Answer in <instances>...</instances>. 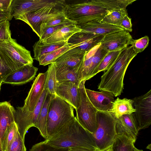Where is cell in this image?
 <instances>
[{
    "label": "cell",
    "instance_id": "cell-44",
    "mask_svg": "<svg viewBox=\"0 0 151 151\" xmlns=\"http://www.w3.org/2000/svg\"><path fill=\"white\" fill-rule=\"evenodd\" d=\"M132 151H143L142 150H139L137 149L134 147H133Z\"/></svg>",
    "mask_w": 151,
    "mask_h": 151
},
{
    "label": "cell",
    "instance_id": "cell-36",
    "mask_svg": "<svg viewBox=\"0 0 151 151\" xmlns=\"http://www.w3.org/2000/svg\"><path fill=\"white\" fill-rule=\"evenodd\" d=\"M149 38L147 36H145L140 38L132 41L131 44L132 49L137 54L142 52L147 47Z\"/></svg>",
    "mask_w": 151,
    "mask_h": 151
},
{
    "label": "cell",
    "instance_id": "cell-22",
    "mask_svg": "<svg viewBox=\"0 0 151 151\" xmlns=\"http://www.w3.org/2000/svg\"><path fill=\"white\" fill-rule=\"evenodd\" d=\"M81 31L80 28L75 24L65 26L50 35L44 40L40 41L45 44L68 41L74 34Z\"/></svg>",
    "mask_w": 151,
    "mask_h": 151
},
{
    "label": "cell",
    "instance_id": "cell-30",
    "mask_svg": "<svg viewBox=\"0 0 151 151\" xmlns=\"http://www.w3.org/2000/svg\"><path fill=\"white\" fill-rule=\"evenodd\" d=\"M122 50L108 52L94 70L92 77L101 71L109 69L114 62Z\"/></svg>",
    "mask_w": 151,
    "mask_h": 151
},
{
    "label": "cell",
    "instance_id": "cell-34",
    "mask_svg": "<svg viewBox=\"0 0 151 151\" xmlns=\"http://www.w3.org/2000/svg\"><path fill=\"white\" fill-rule=\"evenodd\" d=\"M72 24H76L75 22L71 21L54 26L46 27L41 26H40V37L39 40L40 41H42L47 37L61 28Z\"/></svg>",
    "mask_w": 151,
    "mask_h": 151
},
{
    "label": "cell",
    "instance_id": "cell-35",
    "mask_svg": "<svg viewBox=\"0 0 151 151\" xmlns=\"http://www.w3.org/2000/svg\"><path fill=\"white\" fill-rule=\"evenodd\" d=\"M24 141L18 131L14 139L5 151H26Z\"/></svg>",
    "mask_w": 151,
    "mask_h": 151
},
{
    "label": "cell",
    "instance_id": "cell-20",
    "mask_svg": "<svg viewBox=\"0 0 151 151\" xmlns=\"http://www.w3.org/2000/svg\"><path fill=\"white\" fill-rule=\"evenodd\" d=\"M78 25L81 31L105 36L109 34L124 30L122 27L98 22H91Z\"/></svg>",
    "mask_w": 151,
    "mask_h": 151
},
{
    "label": "cell",
    "instance_id": "cell-1",
    "mask_svg": "<svg viewBox=\"0 0 151 151\" xmlns=\"http://www.w3.org/2000/svg\"><path fill=\"white\" fill-rule=\"evenodd\" d=\"M136 0H86L66 3L65 13L77 25L98 22L114 10L126 7Z\"/></svg>",
    "mask_w": 151,
    "mask_h": 151
},
{
    "label": "cell",
    "instance_id": "cell-24",
    "mask_svg": "<svg viewBox=\"0 0 151 151\" xmlns=\"http://www.w3.org/2000/svg\"><path fill=\"white\" fill-rule=\"evenodd\" d=\"M54 63L56 72V83H72L78 86L80 83L78 80L79 70L63 67Z\"/></svg>",
    "mask_w": 151,
    "mask_h": 151
},
{
    "label": "cell",
    "instance_id": "cell-32",
    "mask_svg": "<svg viewBox=\"0 0 151 151\" xmlns=\"http://www.w3.org/2000/svg\"><path fill=\"white\" fill-rule=\"evenodd\" d=\"M47 71V74L45 88L50 94L52 95H56V72L54 63L49 65Z\"/></svg>",
    "mask_w": 151,
    "mask_h": 151
},
{
    "label": "cell",
    "instance_id": "cell-46",
    "mask_svg": "<svg viewBox=\"0 0 151 151\" xmlns=\"http://www.w3.org/2000/svg\"><path fill=\"white\" fill-rule=\"evenodd\" d=\"M105 151H112L111 148V147H110V148L107 150H105Z\"/></svg>",
    "mask_w": 151,
    "mask_h": 151
},
{
    "label": "cell",
    "instance_id": "cell-31",
    "mask_svg": "<svg viewBox=\"0 0 151 151\" xmlns=\"http://www.w3.org/2000/svg\"><path fill=\"white\" fill-rule=\"evenodd\" d=\"M134 144L124 136L116 135L111 148L112 151H132Z\"/></svg>",
    "mask_w": 151,
    "mask_h": 151
},
{
    "label": "cell",
    "instance_id": "cell-15",
    "mask_svg": "<svg viewBox=\"0 0 151 151\" xmlns=\"http://www.w3.org/2000/svg\"><path fill=\"white\" fill-rule=\"evenodd\" d=\"M38 70L32 64L24 65L9 74L2 83L17 85L26 84L34 79Z\"/></svg>",
    "mask_w": 151,
    "mask_h": 151
},
{
    "label": "cell",
    "instance_id": "cell-38",
    "mask_svg": "<svg viewBox=\"0 0 151 151\" xmlns=\"http://www.w3.org/2000/svg\"><path fill=\"white\" fill-rule=\"evenodd\" d=\"M10 26L9 20L0 21V41L6 40L11 37Z\"/></svg>",
    "mask_w": 151,
    "mask_h": 151
},
{
    "label": "cell",
    "instance_id": "cell-13",
    "mask_svg": "<svg viewBox=\"0 0 151 151\" xmlns=\"http://www.w3.org/2000/svg\"><path fill=\"white\" fill-rule=\"evenodd\" d=\"M104 36L81 31L73 35L67 43L75 46L74 48L76 50L86 53L99 45Z\"/></svg>",
    "mask_w": 151,
    "mask_h": 151
},
{
    "label": "cell",
    "instance_id": "cell-28",
    "mask_svg": "<svg viewBox=\"0 0 151 151\" xmlns=\"http://www.w3.org/2000/svg\"><path fill=\"white\" fill-rule=\"evenodd\" d=\"M20 68L9 59L0 47V78L2 81L9 74Z\"/></svg>",
    "mask_w": 151,
    "mask_h": 151
},
{
    "label": "cell",
    "instance_id": "cell-33",
    "mask_svg": "<svg viewBox=\"0 0 151 151\" xmlns=\"http://www.w3.org/2000/svg\"><path fill=\"white\" fill-rule=\"evenodd\" d=\"M18 131L17 126L14 122L8 127L2 139L1 151H5L6 150L14 139Z\"/></svg>",
    "mask_w": 151,
    "mask_h": 151
},
{
    "label": "cell",
    "instance_id": "cell-7",
    "mask_svg": "<svg viewBox=\"0 0 151 151\" xmlns=\"http://www.w3.org/2000/svg\"><path fill=\"white\" fill-rule=\"evenodd\" d=\"M64 4L47 6L39 10L29 12L16 19L28 24L39 37H40V26L44 21L65 14Z\"/></svg>",
    "mask_w": 151,
    "mask_h": 151
},
{
    "label": "cell",
    "instance_id": "cell-2",
    "mask_svg": "<svg viewBox=\"0 0 151 151\" xmlns=\"http://www.w3.org/2000/svg\"><path fill=\"white\" fill-rule=\"evenodd\" d=\"M44 141L48 145L60 149L79 147L99 151L91 133L80 124L76 116Z\"/></svg>",
    "mask_w": 151,
    "mask_h": 151
},
{
    "label": "cell",
    "instance_id": "cell-3",
    "mask_svg": "<svg viewBox=\"0 0 151 151\" xmlns=\"http://www.w3.org/2000/svg\"><path fill=\"white\" fill-rule=\"evenodd\" d=\"M137 55L131 46L122 50L114 63L101 76L98 89L110 92L115 97L121 95L124 89V78L127 68Z\"/></svg>",
    "mask_w": 151,
    "mask_h": 151
},
{
    "label": "cell",
    "instance_id": "cell-17",
    "mask_svg": "<svg viewBox=\"0 0 151 151\" xmlns=\"http://www.w3.org/2000/svg\"><path fill=\"white\" fill-rule=\"evenodd\" d=\"M85 90L89 99L98 111H109L114 100V96L111 93L105 91H96L87 88Z\"/></svg>",
    "mask_w": 151,
    "mask_h": 151
},
{
    "label": "cell",
    "instance_id": "cell-40",
    "mask_svg": "<svg viewBox=\"0 0 151 151\" xmlns=\"http://www.w3.org/2000/svg\"><path fill=\"white\" fill-rule=\"evenodd\" d=\"M131 18L126 15L122 19L120 24V27L124 30L131 32L132 31Z\"/></svg>",
    "mask_w": 151,
    "mask_h": 151
},
{
    "label": "cell",
    "instance_id": "cell-39",
    "mask_svg": "<svg viewBox=\"0 0 151 151\" xmlns=\"http://www.w3.org/2000/svg\"><path fill=\"white\" fill-rule=\"evenodd\" d=\"M68 150L55 147L43 141L33 145L29 151H67Z\"/></svg>",
    "mask_w": 151,
    "mask_h": 151
},
{
    "label": "cell",
    "instance_id": "cell-25",
    "mask_svg": "<svg viewBox=\"0 0 151 151\" xmlns=\"http://www.w3.org/2000/svg\"><path fill=\"white\" fill-rule=\"evenodd\" d=\"M52 95L48 91L39 114L35 127L40 131V135L45 139H47V122L49 104Z\"/></svg>",
    "mask_w": 151,
    "mask_h": 151
},
{
    "label": "cell",
    "instance_id": "cell-41",
    "mask_svg": "<svg viewBox=\"0 0 151 151\" xmlns=\"http://www.w3.org/2000/svg\"><path fill=\"white\" fill-rule=\"evenodd\" d=\"M12 0H0V10L10 12V7Z\"/></svg>",
    "mask_w": 151,
    "mask_h": 151
},
{
    "label": "cell",
    "instance_id": "cell-43",
    "mask_svg": "<svg viewBox=\"0 0 151 151\" xmlns=\"http://www.w3.org/2000/svg\"><path fill=\"white\" fill-rule=\"evenodd\" d=\"M67 151H95L92 150L82 147H76L70 148Z\"/></svg>",
    "mask_w": 151,
    "mask_h": 151
},
{
    "label": "cell",
    "instance_id": "cell-45",
    "mask_svg": "<svg viewBox=\"0 0 151 151\" xmlns=\"http://www.w3.org/2000/svg\"><path fill=\"white\" fill-rule=\"evenodd\" d=\"M2 83V81L1 80V79L0 78V91L1 90V84Z\"/></svg>",
    "mask_w": 151,
    "mask_h": 151
},
{
    "label": "cell",
    "instance_id": "cell-29",
    "mask_svg": "<svg viewBox=\"0 0 151 151\" xmlns=\"http://www.w3.org/2000/svg\"><path fill=\"white\" fill-rule=\"evenodd\" d=\"M126 15H128L126 8L116 9L108 13L99 22L120 27L121 21Z\"/></svg>",
    "mask_w": 151,
    "mask_h": 151
},
{
    "label": "cell",
    "instance_id": "cell-16",
    "mask_svg": "<svg viewBox=\"0 0 151 151\" xmlns=\"http://www.w3.org/2000/svg\"><path fill=\"white\" fill-rule=\"evenodd\" d=\"M115 130L117 135H123L135 143L138 131L133 113L124 114L116 119Z\"/></svg>",
    "mask_w": 151,
    "mask_h": 151
},
{
    "label": "cell",
    "instance_id": "cell-8",
    "mask_svg": "<svg viewBox=\"0 0 151 151\" xmlns=\"http://www.w3.org/2000/svg\"><path fill=\"white\" fill-rule=\"evenodd\" d=\"M132 99L136 110L133 113L134 117L139 131L148 127L151 124V89Z\"/></svg>",
    "mask_w": 151,
    "mask_h": 151
},
{
    "label": "cell",
    "instance_id": "cell-42",
    "mask_svg": "<svg viewBox=\"0 0 151 151\" xmlns=\"http://www.w3.org/2000/svg\"><path fill=\"white\" fill-rule=\"evenodd\" d=\"M13 17L10 12H6L0 10V21L3 20H11Z\"/></svg>",
    "mask_w": 151,
    "mask_h": 151
},
{
    "label": "cell",
    "instance_id": "cell-10",
    "mask_svg": "<svg viewBox=\"0 0 151 151\" xmlns=\"http://www.w3.org/2000/svg\"><path fill=\"white\" fill-rule=\"evenodd\" d=\"M108 52L99 44L85 53L78 72V80L80 82L92 78L94 70Z\"/></svg>",
    "mask_w": 151,
    "mask_h": 151
},
{
    "label": "cell",
    "instance_id": "cell-4",
    "mask_svg": "<svg viewBox=\"0 0 151 151\" xmlns=\"http://www.w3.org/2000/svg\"><path fill=\"white\" fill-rule=\"evenodd\" d=\"M73 107L57 95H52L48 109L47 122V138L74 117Z\"/></svg>",
    "mask_w": 151,
    "mask_h": 151
},
{
    "label": "cell",
    "instance_id": "cell-9",
    "mask_svg": "<svg viewBox=\"0 0 151 151\" xmlns=\"http://www.w3.org/2000/svg\"><path fill=\"white\" fill-rule=\"evenodd\" d=\"M0 47L9 59L19 67L33 63L30 52L19 44L15 39L10 38L0 41Z\"/></svg>",
    "mask_w": 151,
    "mask_h": 151
},
{
    "label": "cell",
    "instance_id": "cell-23",
    "mask_svg": "<svg viewBox=\"0 0 151 151\" xmlns=\"http://www.w3.org/2000/svg\"><path fill=\"white\" fill-rule=\"evenodd\" d=\"M135 111L132 99L126 98L122 99L118 97L113 102L108 112L117 119L123 115L130 114Z\"/></svg>",
    "mask_w": 151,
    "mask_h": 151
},
{
    "label": "cell",
    "instance_id": "cell-21",
    "mask_svg": "<svg viewBox=\"0 0 151 151\" xmlns=\"http://www.w3.org/2000/svg\"><path fill=\"white\" fill-rule=\"evenodd\" d=\"M15 109L9 102H0V151L4 134L8 127L14 122Z\"/></svg>",
    "mask_w": 151,
    "mask_h": 151
},
{
    "label": "cell",
    "instance_id": "cell-37",
    "mask_svg": "<svg viewBox=\"0 0 151 151\" xmlns=\"http://www.w3.org/2000/svg\"><path fill=\"white\" fill-rule=\"evenodd\" d=\"M66 16L65 14L52 17L43 21L40 25L43 26H52L57 25L71 21Z\"/></svg>",
    "mask_w": 151,
    "mask_h": 151
},
{
    "label": "cell",
    "instance_id": "cell-12",
    "mask_svg": "<svg viewBox=\"0 0 151 151\" xmlns=\"http://www.w3.org/2000/svg\"><path fill=\"white\" fill-rule=\"evenodd\" d=\"M133 40L128 31L124 30L105 36L100 45L108 52L118 51L131 45Z\"/></svg>",
    "mask_w": 151,
    "mask_h": 151
},
{
    "label": "cell",
    "instance_id": "cell-14",
    "mask_svg": "<svg viewBox=\"0 0 151 151\" xmlns=\"http://www.w3.org/2000/svg\"><path fill=\"white\" fill-rule=\"evenodd\" d=\"M47 74V71L40 73L36 78L22 107L23 109L29 112L33 111L45 88Z\"/></svg>",
    "mask_w": 151,
    "mask_h": 151
},
{
    "label": "cell",
    "instance_id": "cell-27",
    "mask_svg": "<svg viewBox=\"0 0 151 151\" xmlns=\"http://www.w3.org/2000/svg\"><path fill=\"white\" fill-rule=\"evenodd\" d=\"M76 47L67 43L59 48L42 55L37 60L39 62L40 65L45 66L49 65L67 51Z\"/></svg>",
    "mask_w": 151,
    "mask_h": 151
},
{
    "label": "cell",
    "instance_id": "cell-5",
    "mask_svg": "<svg viewBox=\"0 0 151 151\" xmlns=\"http://www.w3.org/2000/svg\"><path fill=\"white\" fill-rule=\"evenodd\" d=\"M116 121L108 111H97L96 130L91 134L99 151H105L111 147L117 135Z\"/></svg>",
    "mask_w": 151,
    "mask_h": 151
},
{
    "label": "cell",
    "instance_id": "cell-26",
    "mask_svg": "<svg viewBox=\"0 0 151 151\" xmlns=\"http://www.w3.org/2000/svg\"><path fill=\"white\" fill-rule=\"evenodd\" d=\"M67 44V41L45 44L39 40L33 46L34 59L37 60L42 55L59 48Z\"/></svg>",
    "mask_w": 151,
    "mask_h": 151
},
{
    "label": "cell",
    "instance_id": "cell-19",
    "mask_svg": "<svg viewBox=\"0 0 151 151\" xmlns=\"http://www.w3.org/2000/svg\"><path fill=\"white\" fill-rule=\"evenodd\" d=\"M86 53L78 51L73 48L60 56L53 63L63 67L79 70Z\"/></svg>",
    "mask_w": 151,
    "mask_h": 151
},
{
    "label": "cell",
    "instance_id": "cell-18",
    "mask_svg": "<svg viewBox=\"0 0 151 151\" xmlns=\"http://www.w3.org/2000/svg\"><path fill=\"white\" fill-rule=\"evenodd\" d=\"M56 95L64 100L76 109L79 102L78 86L72 83H56Z\"/></svg>",
    "mask_w": 151,
    "mask_h": 151
},
{
    "label": "cell",
    "instance_id": "cell-6",
    "mask_svg": "<svg viewBox=\"0 0 151 151\" xmlns=\"http://www.w3.org/2000/svg\"><path fill=\"white\" fill-rule=\"evenodd\" d=\"M86 81H81L78 86L79 102L76 109V118L80 124L91 133L96 129V116L98 111L93 106L86 94L85 83Z\"/></svg>",
    "mask_w": 151,
    "mask_h": 151
},
{
    "label": "cell",
    "instance_id": "cell-11",
    "mask_svg": "<svg viewBox=\"0 0 151 151\" xmlns=\"http://www.w3.org/2000/svg\"><path fill=\"white\" fill-rule=\"evenodd\" d=\"M65 2L64 0H12L10 7V13L15 19L26 13L45 7Z\"/></svg>",
    "mask_w": 151,
    "mask_h": 151
}]
</instances>
